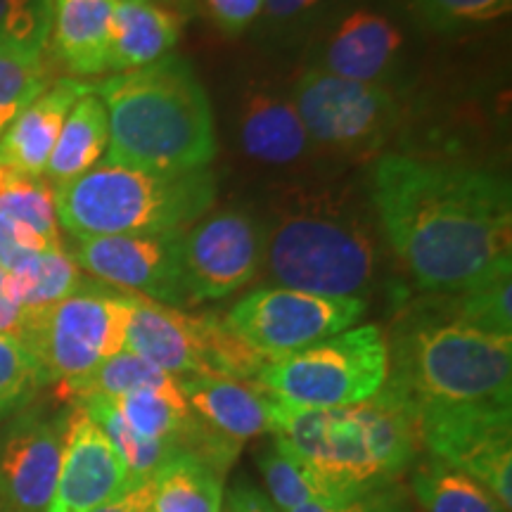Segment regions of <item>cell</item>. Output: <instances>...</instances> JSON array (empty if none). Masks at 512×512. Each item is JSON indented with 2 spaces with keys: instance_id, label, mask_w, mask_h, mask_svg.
Segmentation results:
<instances>
[{
  "instance_id": "obj_1",
  "label": "cell",
  "mask_w": 512,
  "mask_h": 512,
  "mask_svg": "<svg viewBox=\"0 0 512 512\" xmlns=\"http://www.w3.org/2000/svg\"><path fill=\"white\" fill-rule=\"evenodd\" d=\"M370 202L387 245L434 297L512 264V190L494 171L389 152L373 164Z\"/></svg>"
},
{
  "instance_id": "obj_2",
  "label": "cell",
  "mask_w": 512,
  "mask_h": 512,
  "mask_svg": "<svg viewBox=\"0 0 512 512\" xmlns=\"http://www.w3.org/2000/svg\"><path fill=\"white\" fill-rule=\"evenodd\" d=\"M93 91L110 121L105 162L159 174H188L214 162V110L183 57L166 55L143 69L114 74Z\"/></svg>"
},
{
  "instance_id": "obj_3",
  "label": "cell",
  "mask_w": 512,
  "mask_h": 512,
  "mask_svg": "<svg viewBox=\"0 0 512 512\" xmlns=\"http://www.w3.org/2000/svg\"><path fill=\"white\" fill-rule=\"evenodd\" d=\"M387 351L384 387L413 418L512 408V337L458 323L430 302L401 320Z\"/></svg>"
},
{
  "instance_id": "obj_4",
  "label": "cell",
  "mask_w": 512,
  "mask_h": 512,
  "mask_svg": "<svg viewBox=\"0 0 512 512\" xmlns=\"http://www.w3.org/2000/svg\"><path fill=\"white\" fill-rule=\"evenodd\" d=\"M268 434L347 498L401 482L422 456L418 422L384 384L370 399L330 411L273 401Z\"/></svg>"
},
{
  "instance_id": "obj_5",
  "label": "cell",
  "mask_w": 512,
  "mask_h": 512,
  "mask_svg": "<svg viewBox=\"0 0 512 512\" xmlns=\"http://www.w3.org/2000/svg\"><path fill=\"white\" fill-rule=\"evenodd\" d=\"M377 242L361 209L337 195L287 202L266 226L264 266L273 285L363 299L377 275Z\"/></svg>"
},
{
  "instance_id": "obj_6",
  "label": "cell",
  "mask_w": 512,
  "mask_h": 512,
  "mask_svg": "<svg viewBox=\"0 0 512 512\" xmlns=\"http://www.w3.org/2000/svg\"><path fill=\"white\" fill-rule=\"evenodd\" d=\"M216 202L209 169L159 174L100 162L55 188L57 223L74 240L107 235H166L195 226Z\"/></svg>"
},
{
  "instance_id": "obj_7",
  "label": "cell",
  "mask_w": 512,
  "mask_h": 512,
  "mask_svg": "<svg viewBox=\"0 0 512 512\" xmlns=\"http://www.w3.org/2000/svg\"><path fill=\"white\" fill-rule=\"evenodd\" d=\"M133 294L83 283L48 309L22 313L17 339L34 358L41 384H67L93 373L126 347Z\"/></svg>"
},
{
  "instance_id": "obj_8",
  "label": "cell",
  "mask_w": 512,
  "mask_h": 512,
  "mask_svg": "<svg viewBox=\"0 0 512 512\" xmlns=\"http://www.w3.org/2000/svg\"><path fill=\"white\" fill-rule=\"evenodd\" d=\"M387 337L377 325H354L323 342L266 363L256 377L275 403L297 411H330L375 396L387 380Z\"/></svg>"
},
{
  "instance_id": "obj_9",
  "label": "cell",
  "mask_w": 512,
  "mask_h": 512,
  "mask_svg": "<svg viewBox=\"0 0 512 512\" xmlns=\"http://www.w3.org/2000/svg\"><path fill=\"white\" fill-rule=\"evenodd\" d=\"M292 102L311 143L339 155H373L399 124V100L387 86L358 83L306 69L294 83Z\"/></svg>"
},
{
  "instance_id": "obj_10",
  "label": "cell",
  "mask_w": 512,
  "mask_h": 512,
  "mask_svg": "<svg viewBox=\"0 0 512 512\" xmlns=\"http://www.w3.org/2000/svg\"><path fill=\"white\" fill-rule=\"evenodd\" d=\"M366 299L268 285L252 290L230 309L226 323L268 363L354 328L366 316Z\"/></svg>"
},
{
  "instance_id": "obj_11",
  "label": "cell",
  "mask_w": 512,
  "mask_h": 512,
  "mask_svg": "<svg viewBox=\"0 0 512 512\" xmlns=\"http://www.w3.org/2000/svg\"><path fill=\"white\" fill-rule=\"evenodd\" d=\"M266 223L226 209L181 233V275L188 304L219 302L247 287L264 268Z\"/></svg>"
},
{
  "instance_id": "obj_12",
  "label": "cell",
  "mask_w": 512,
  "mask_h": 512,
  "mask_svg": "<svg viewBox=\"0 0 512 512\" xmlns=\"http://www.w3.org/2000/svg\"><path fill=\"white\" fill-rule=\"evenodd\" d=\"M415 422L422 453L477 479L512 512V408L430 413Z\"/></svg>"
},
{
  "instance_id": "obj_13",
  "label": "cell",
  "mask_w": 512,
  "mask_h": 512,
  "mask_svg": "<svg viewBox=\"0 0 512 512\" xmlns=\"http://www.w3.org/2000/svg\"><path fill=\"white\" fill-rule=\"evenodd\" d=\"M226 342L228 325L219 313H188L133 294L124 349L176 380L219 375Z\"/></svg>"
},
{
  "instance_id": "obj_14",
  "label": "cell",
  "mask_w": 512,
  "mask_h": 512,
  "mask_svg": "<svg viewBox=\"0 0 512 512\" xmlns=\"http://www.w3.org/2000/svg\"><path fill=\"white\" fill-rule=\"evenodd\" d=\"M181 233L74 240L72 259L102 285L183 309L190 304L181 275Z\"/></svg>"
},
{
  "instance_id": "obj_15",
  "label": "cell",
  "mask_w": 512,
  "mask_h": 512,
  "mask_svg": "<svg viewBox=\"0 0 512 512\" xmlns=\"http://www.w3.org/2000/svg\"><path fill=\"white\" fill-rule=\"evenodd\" d=\"M64 415L27 406L0 425V512H46L62 460Z\"/></svg>"
},
{
  "instance_id": "obj_16",
  "label": "cell",
  "mask_w": 512,
  "mask_h": 512,
  "mask_svg": "<svg viewBox=\"0 0 512 512\" xmlns=\"http://www.w3.org/2000/svg\"><path fill=\"white\" fill-rule=\"evenodd\" d=\"M131 486L128 472L91 415L81 406L64 415L62 460L46 512H91Z\"/></svg>"
},
{
  "instance_id": "obj_17",
  "label": "cell",
  "mask_w": 512,
  "mask_h": 512,
  "mask_svg": "<svg viewBox=\"0 0 512 512\" xmlns=\"http://www.w3.org/2000/svg\"><path fill=\"white\" fill-rule=\"evenodd\" d=\"M406 43V29L389 12L358 5L337 17L325 34L316 69L349 81L387 86L403 60Z\"/></svg>"
},
{
  "instance_id": "obj_18",
  "label": "cell",
  "mask_w": 512,
  "mask_h": 512,
  "mask_svg": "<svg viewBox=\"0 0 512 512\" xmlns=\"http://www.w3.org/2000/svg\"><path fill=\"white\" fill-rule=\"evenodd\" d=\"M93 91L79 79H57L29 102L0 136V164L34 178H43L48 159L72 107Z\"/></svg>"
},
{
  "instance_id": "obj_19",
  "label": "cell",
  "mask_w": 512,
  "mask_h": 512,
  "mask_svg": "<svg viewBox=\"0 0 512 512\" xmlns=\"http://www.w3.org/2000/svg\"><path fill=\"white\" fill-rule=\"evenodd\" d=\"M183 396L195 418L233 446L271 432L273 399L256 382L226 377H185Z\"/></svg>"
},
{
  "instance_id": "obj_20",
  "label": "cell",
  "mask_w": 512,
  "mask_h": 512,
  "mask_svg": "<svg viewBox=\"0 0 512 512\" xmlns=\"http://www.w3.org/2000/svg\"><path fill=\"white\" fill-rule=\"evenodd\" d=\"M117 0H48V48L67 72H107Z\"/></svg>"
},
{
  "instance_id": "obj_21",
  "label": "cell",
  "mask_w": 512,
  "mask_h": 512,
  "mask_svg": "<svg viewBox=\"0 0 512 512\" xmlns=\"http://www.w3.org/2000/svg\"><path fill=\"white\" fill-rule=\"evenodd\" d=\"M242 152L268 166H292L311 155L313 143L292 100L271 91H249L238 119Z\"/></svg>"
},
{
  "instance_id": "obj_22",
  "label": "cell",
  "mask_w": 512,
  "mask_h": 512,
  "mask_svg": "<svg viewBox=\"0 0 512 512\" xmlns=\"http://www.w3.org/2000/svg\"><path fill=\"white\" fill-rule=\"evenodd\" d=\"M181 27V17L155 0H117L107 69L124 74L171 55Z\"/></svg>"
},
{
  "instance_id": "obj_23",
  "label": "cell",
  "mask_w": 512,
  "mask_h": 512,
  "mask_svg": "<svg viewBox=\"0 0 512 512\" xmlns=\"http://www.w3.org/2000/svg\"><path fill=\"white\" fill-rule=\"evenodd\" d=\"M107 145H110L107 110L95 91H91L76 102L64 121L43 178L53 185V190L76 181L102 162Z\"/></svg>"
},
{
  "instance_id": "obj_24",
  "label": "cell",
  "mask_w": 512,
  "mask_h": 512,
  "mask_svg": "<svg viewBox=\"0 0 512 512\" xmlns=\"http://www.w3.org/2000/svg\"><path fill=\"white\" fill-rule=\"evenodd\" d=\"M60 396L67 401H83L100 396V399H119V396L133 392H157L169 396L171 401L188 403L183 396L181 382L174 375L164 373L162 368L152 366L150 361L140 358L131 351H119L117 356L107 358L93 373L81 380L57 384Z\"/></svg>"
},
{
  "instance_id": "obj_25",
  "label": "cell",
  "mask_w": 512,
  "mask_h": 512,
  "mask_svg": "<svg viewBox=\"0 0 512 512\" xmlns=\"http://www.w3.org/2000/svg\"><path fill=\"white\" fill-rule=\"evenodd\" d=\"M406 486L422 512H510L477 479L427 453L408 470Z\"/></svg>"
},
{
  "instance_id": "obj_26",
  "label": "cell",
  "mask_w": 512,
  "mask_h": 512,
  "mask_svg": "<svg viewBox=\"0 0 512 512\" xmlns=\"http://www.w3.org/2000/svg\"><path fill=\"white\" fill-rule=\"evenodd\" d=\"M223 477L195 458L178 451L152 477L150 512H221Z\"/></svg>"
},
{
  "instance_id": "obj_27",
  "label": "cell",
  "mask_w": 512,
  "mask_h": 512,
  "mask_svg": "<svg viewBox=\"0 0 512 512\" xmlns=\"http://www.w3.org/2000/svg\"><path fill=\"white\" fill-rule=\"evenodd\" d=\"M512 264L498 268L472 287L456 294H439L432 304L444 316L470 325V328L489 332V335L512 337Z\"/></svg>"
},
{
  "instance_id": "obj_28",
  "label": "cell",
  "mask_w": 512,
  "mask_h": 512,
  "mask_svg": "<svg viewBox=\"0 0 512 512\" xmlns=\"http://www.w3.org/2000/svg\"><path fill=\"white\" fill-rule=\"evenodd\" d=\"M0 216L27 228L48 249H60L55 190L46 178H34L0 164Z\"/></svg>"
},
{
  "instance_id": "obj_29",
  "label": "cell",
  "mask_w": 512,
  "mask_h": 512,
  "mask_svg": "<svg viewBox=\"0 0 512 512\" xmlns=\"http://www.w3.org/2000/svg\"><path fill=\"white\" fill-rule=\"evenodd\" d=\"M259 470L264 477L266 496L280 512H292L309 503L347 498L337 494L328 479L320 477L313 467L299 460L275 439L259 456Z\"/></svg>"
},
{
  "instance_id": "obj_30",
  "label": "cell",
  "mask_w": 512,
  "mask_h": 512,
  "mask_svg": "<svg viewBox=\"0 0 512 512\" xmlns=\"http://www.w3.org/2000/svg\"><path fill=\"white\" fill-rule=\"evenodd\" d=\"M110 401L138 437L171 444L178 451H185L195 437L197 418L188 403L171 401L157 392H133Z\"/></svg>"
},
{
  "instance_id": "obj_31",
  "label": "cell",
  "mask_w": 512,
  "mask_h": 512,
  "mask_svg": "<svg viewBox=\"0 0 512 512\" xmlns=\"http://www.w3.org/2000/svg\"><path fill=\"white\" fill-rule=\"evenodd\" d=\"M10 278L12 285H15L22 313L48 309V306L67 299L69 294H74L86 283L72 254L64 252L62 247L36 252L27 264L10 273Z\"/></svg>"
},
{
  "instance_id": "obj_32",
  "label": "cell",
  "mask_w": 512,
  "mask_h": 512,
  "mask_svg": "<svg viewBox=\"0 0 512 512\" xmlns=\"http://www.w3.org/2000/svg\"><path fill=\"white\" fill-rule=\"evenodd\" d=\"M76 406H81L83 411L91 415L95 425L102 430V434L110 439V444L114 446V451H117V456L126 467L128 482L131 484L152 479L157 475L159 467L174 456V453H178L176 446L138 437V434L126 425L110 399L93 396V399L76 401Z\"/></svg>"
},
{
  "instance_id": "obj_33",
  "label": "cell",
  "mask_w": 512,
  "mask_h": 512,
  "mask_svg": "<svg viewBox=\"0 0 512 512\" xmlns=\"http://www.w3.org/2000/svg\"><path fill=\"white\" fill-rule=\"evenodd\" d=\"M48 86L50 69L43 53L0 46V136Z\"/></svg>"
},
{
  "instance_id": "obj_34",
  "label": "cell",
  "mask_w": 512,
  "mask_h": 512,
  "mask_svg": "<svg viewBox=\"0 0 512 512\" xmlns=\"http://www.w3.org/2000/svg\"><path fill=\"white\" fill-rule=\"evenodd\" d=\"M413 15L437 34L482 27L510 15L512 0H406Z\"/></svg>"
},
{
  "instance_id": "obj_35",
  "label": "cell",
  "mask_w": 512,
  "mask_h": 512,
  "mask_svg": "<svg viewBox=\"0 0 512 512\" xmlns=\"http://www.w3.org/2000/svg\"><path fill=\"white\" fill-rule=\"evenodd\" d=\"M34 358L12 335H0V425L31 406L41 389Z\"/></svg>"
},
{
  "instance_id": "obj_36",
  "label": "cell",
  "mask_w": 512,
  "mask_h": 512,
  "mask_svg": "<svg viewBox=\"0 0 512 512\" xmlns=\"http://www.w3.org/2000/svg\"><path fill=\"white\" fill-rule=\"evenodd\" d=\"M0 46L46 53L48 0H0Z\"/></svg>"
},
{
  "instance_id": "obj_37",
  "label": "cell",
  "mask_w": 512,
  "mask_h": 512,
  "mask_svg": "<svg viewBox=\"0 0 512 512\" xmlns=\"http://www.w3.org/2000/svg\"><path fill=\"white\" fill-rule=\"evenodd\" d=\"M292 512H413V501L408 486L396 482L382 489L356 494L342 501H320L309 503Z\"/></svg>"
},
{
  "instance_id": "obj_38",
  "label": "cell",
  "mask_w": 512,
  "mask_h": 512,
  "mask_svg": "<svg viewBox=\"0 0 512 512\" xmlns=\"http://www.w3.org/2000/svg\"><path fill=\"white\" fill-rule=\"evenodd\" d=\"M204 8L223 34L240 36L261 17L264 0H204Z\"/></svg>"
},
{
  "instance_id": "obj_39",
  "label": "cell",
  "mask_w": 512,
  "mask_h": 512,
  "mask_svg": "<svg viewBox=\"0 0 512 512\" xmlns=\"http://www.w3.org/2000/svg\"><path fill=\"white\" fill-rule=\"evenodd\" d=\"M48 249L34 233L0 216V266L8 273L22 268L36 252Z\"/></svg>"
},
{
  "instance_id": "obj_40",
  "label": "cell",
  "mask_w": 512,
  "mask_h": 512,
  "mask_svg": "<svg viewBox=\"0 0 512 512\" xmlns=\"http://www.w3.org/2000/svg\"><path fill=\"white\" fill-rule=\"evenodd\" d=\"M330 0H264V10L261 17L266 19L271 27L292 29L297 24L309 22L313 12L323 10Z\"/></svg>"
},
{
  "instance_id": "obj_41",
  "label": "cell",
  "mask_w": 512,
  "mask_h": 512,
  "mask_svg": "<svg viewBox=\"0 0 512 512\" xmlns=\"http://www.w3.org/2000/svg\"><path fill=\"white\" fill-rule=\"evenodd\" d=\"M221 512H280L266 496L264 489L242 479L228 491L226 503H223Z\"/></svg>"
},
{
  "instance_id": "obj_42",
  "label": "cell",
  "mask_w": 512,
  "mask_h": 512,
  "mask_svg": "<svg viewBox=\"0 0 512 512\" xmlns=\"http://www.w3.org/2000/svg\"><path fill=\"white\" fill-rule=\"evenodd\" d=\"M152 508V479L131 484L114 496L112 501L98 505L91 512H150Z\"/></svg>"
},
{
  "instance_id": "obj_43",
  "label": "cell",
  "mask_w": 512,
  "mask_h": 512,
  "mask_svg": "<svg viewBox=\"0 0 512 512\" xmlns=\"http://www.w3.org/2000/svg\"><path fill=\"white\" fill-rule=\"evenodd\" d=\"M22 323V306L17 302L10 273L0 266V335H17Z\"/></svg>"
}]
</instances>
